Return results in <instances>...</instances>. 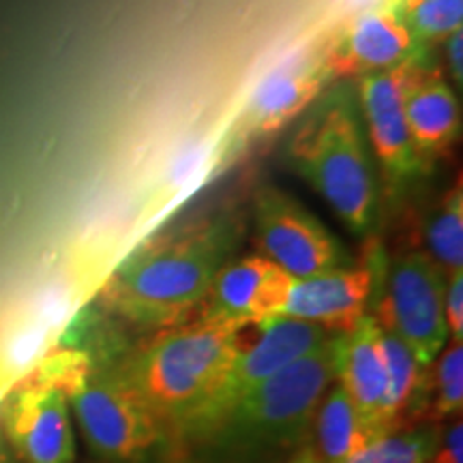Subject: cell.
Returning <instances> with one entry per match:
<instances>
[{
    "label": "cell",
    "instance_id": "cell-1",
    "mask_svg": "<svg viewBox=\"0 0 463 463\" xmlns=\"http://www.w3.org/2000/svg\"><path fill=\"white\" fill-rule=\"evenodd\" d=\"M239 222L217 215L137 247L101 289L112 316L140 326H172L202 303L239 245Z\"/></svg>",
    "mask_w": 463,
    "mask_h": 463
},
{
    "label": "cell",
    "instance_id": "cell-2",
    "mask_svg": "<svg viewBox=\"0 0 463 463\" xmlns=\"http://www.w3.org/2000/svg\"><path fill=\"white\" fill-rule=\"evenodd\" d=\"M339 341L328 335L191 438L208 463H270L307 447L317 405L337 380Z\"/></svg>",
    "mask_w": 463,
    "mask_h": 463
},
{
    "label": "cell",
    "instance_id": "cell-3",
    "mask_svg": "<svg viewBox=\"0 0 463 463\" xmlns=\"http://www.w3.org/2000/svg\"><path fill=\"white\" fill-rule=\"evenodd\" d=\"M239 328L200 316L172 324L150 344L118 358L120 372L165 436L189 439L204 422L239 350Z\"/></svg>",
    "mask_w": 463,
    "mask_h": 463
},
{
    "label": "cell",
    "instance_id": "cell-4",
    "mask_svg": "<svg viewBox=\"0 0 463 463\" xmlns=\"http://www.w3.org/2000/svg\"><path fill=\"white\" fill-rule=\"evenodd\" d=\"M288 157L337 217L356 234L378 215V183L356 108L344 90L328 92L303 114Z\"/></svg>",
    "mask_w": 463,
    "mask_h": 463
},
{
    "label": "cell",
    "instance_id": "cell-5",
    "mask_svg": "<svg viewBox=\"0 0 463 463\" xmlns=\"http://www.w3.org/2000/svg\"><path fill=\"white\" fill-rule=\"evenodd\" d=\"M67 399L89 449L106 461H142L167 438L120 372L118 356H89L84 378Z\"/></svg>",
    "mask_w": 463,
    "mask_h": 463
},
{
    "label": "cell",
    "instance_id": "cell-6",
    "mask_svg": "<svg viewBox=\"0 0 463 463\" xmlns=\"http://www.w3.org/2000/svg\"><path fill=\"white\" fill-rule=\"evenodd\" d=\"M447 275L427 251L397 256L386 270L375 322L403 341L416 361L431 367L449 339L444 320Z\"/></svg>",
    "mask_w": 463,
    "mask_h": 463
},
{
    "label": "cell",
    "instance_id": "cell-7",
    "mask_svg": "<svg viewBox=\"0 0 463 463\" xmlns=\"http://www.w3.org/2000/svg\"><path fill=\"white\" fill-rule=\"evenodd\" d=\"M256 242L264 258L294 281L345 266L339 241L297 200L277 187H262L253 202Z\"/></svg>",
    "mask_w": 463,
    "mask_h": 463
},
{
    "label": "cell",
    "instance_id": "cell-8",
    "mask_svg": "<svg viewBox=\"0 0 463 463\" xmlns=\"http://www.w3.org/2000/svg\"><path fill=\"white\" fill-rule=\"evenodd\" d=\"M0 431L22 463H73L75 436L61 386L28 372L0 402Z\"/></svg>",
    "mask_w": 463,
    "mask_h": 463
},
{
    "label": "cell",
    "instance_id": "cell-9",
    "mask_svg": "<svg viewBox=\"0 0 463 463\" xmlns=\"http://www.w3.org/2000/svg\"><path fill=\"white\" fill-rule=\"evenodd\" d=\"M256 331L258 337L249 347L242 345L239 339V350H236V356L232 361L222 389H219L215 402L208 410L204 422L191 438H195L202 430H206L208 425L222 419L232 405L262 384L264 380L281 372L289 363L309 354L328 335H335L324 331L314 322H305L289 316H275L270 320L258 322Z\"/></svg>",
    "mask_w": 463,
    "mask_h": 463
},
{
    "label": "cell",
    "instance_id": "cell-10",
    "mask_svg": "<svg viewBox=\"0 0 463 463\" xmlns=\"http://www.w3.org/2000/svg\"><path fill=\"white\" fill-rule=\"evenodd\" d=\"M419 65L420 56H414L389 71L356 80L358 106L367 125L369 144L392 184L408 181L422 165L405 118V95Z\"/></svg>",
    "mask_w": 463,
    "mask_h": 463
},
{
    "label": "cell",
    "instance_id": "cell-11",
    "mask_svg": "<svg viewBox=\"0 0 463 463\" xmlns=\"http://www.w3.org/2000/svg\"><path fill=\"white\" fill-rule=\"evenodd\" d=\"M420 45L389 5L356 15L324 45V67L333 80H361L389 71L419 56Z\"/></svg>",
    "mask_w": 463,
    "mask_h": 463
},
{
    "label": "cell",
    "instance_id": "cell-12",
    "mask_svg": "<svg viewBox=\"0 0 463 463\" xmlns=\"http://www.w3.org/2000/svg\"><path fill=\"white\" fill-rule=\"evenodd\" d=\"M331 82L324 48L303 50L270 69L249 95L241 125L249 136H269L297 120L320 99Z\"/></svg>",
    "mask_w": 463,
    "mask_h": 463
},
{
    "label": "cell",
    "instance_id": "cell-13",
    "mask_svg": "<svg viewBox=\"0 0 463 463\" xmlns=\"http://www.w3.org/2000/svg\"><path fill=\"white\" fill-rule=\"evenodd\" d=\"M294 279L264 256L241 258L223 264L206 297L202 317L232 324H258L281 316Z\"/></svg>",
    "mask_w": 463,
    "mask_h": 463
},
{
    "label": "cell",
    "instance_id": "cell-14",
    "mask_svg": "<svg viewBox=\"0 0 463 463\" xmlns=\"http://www.w3.org/2000/svg\"><path fill=\"white\" fill-rule=\"evenodd\" d=\"M378 288V270L372 262L341 266L328 273L292 283L281 316L314 322L324 331L347 335L367 314L369 300Z\"/></svg>",
    "mask_w": 463,
    "mask_h": 463
},
{
    "label": "cell",
    "instance_id": "cell-15",
    "mask_svg": "<svg viewBox=\"0 0 463 463\" xmlns=\"http://www.w3.org/2000/svg\"><path fill=\"white\" fill-rule=\"evenodd\" d=\"M405 118L420 164L436 159L459 137L461 106L439 69H427L422 62L416 69L405 95Z\"/></svg>",
    "mask_w": 463,
    "mask_h": 463
},
{
    "label": "cell",
    "instance_id": "cell-16",
    "mask_svg": "<svg viewBox=\"0 0 463 463\" xmlns=\"http://www.w3.org/2000/svg\"><path fill=\"white\" fill-rule=\"evenodd\" d=\"M380 324L369 314L352 333L341 335L337 380L375 436L382 430V402L386 391V364L380 347Z\"/></svg>",
    "mask_w": 463,
    "mask_h": 463
},
{
    "label": "cell",
    "instance_id": "cell-17",
    "mask_svg": "<svg viewBox=\"0 0 463 463\" xmlns=\"http://www.w3.org/2000/svg\"><path fill=\"white\" fill-rule=\"evenodd\" d=\"M382 328V326H380ZM382 356L386 364V391L382 402V430L384 433L402 430L403 422L419 420L425 397L427 367L416 361L408 345L395 335L380 333Z\"/></svg>",
    "mask_w": 463,
    "mask_h": 463
},
{
    "label": "cell",
    "instance_id": "cell-18",
    "mask_svg": "<svg viewBox=\"0 0 463 463\" xmlns=\"http://www.w3.org/2000/svg\"><path fill=\"white\" fill-rule=\"evenodd\" d=\"M311 436L322 463H347L361 455L378 436L364 425L361 414L341 384H333L317 405Z\"/></svg>",
    "mask_w": 463,
    "mask_h": 463
},
{
    "label": "cell",
    "instance_id": "cell-19",
    "mask_svg": "<svg viewBox=\"0 0 463 463\" xmlns=\"http://www.w3.org/2000/svg\"><path fill=\"white\" fill-rule=\"evenodd\" d=\"M425 242L430 258L447 279L463 273V191L461 183L439 198L425 223Z\"/></svg>",
    "mask_w": 463,
    "mask_h": 463
},
{
    "label": "cell",
    "instance_id": "cell-20",
    "mask_svg": "<svg viewBox=\"0 0 463 463\" xmlns=\"http://www.w3.org/2000/svg\"><path fill=\"white\" fill-rule=\"evenodd\" d=\"M463 410V341H450V345L438 358L430 375L427 372L425 397L419 420L442 422L461 416Z\"/></svg>",
    "mask_w": 463,
    "mask_h": 463
},
{
    "label": "cell",
    "instance_id": "cell-21",
    "mask_svg": "<svg viewBox=\"0 0 463 463\" xmlns=\"http://www.w3.org/2000/svg\"><path fill=\"white\" fill-rule=\"evenodd\" d=\"M416 43L444 42L463 26V0H391Z\"/></svg>",
    "mask_w": 463,
    "mask_h": 463
},
{
    "label": "cell",
    "instance_id": "cell-22",
    "mask_svg": "<svg viewBox=\"0 0 463 463\" xmlns=\"http://www.w3.org/2000/svg\"><path fill=\"white\" fill-rule=\"evenodd\" d=\"M439 430L436 425L422 430H395L373 439L361 455L347 463H427L436 453Z\"/></svg>",
    "mask_w": 463,
    "mask_h": 463
},
{
    "label": "cell",
    "instance_id": "cell-23",
    "mask_svg": "<svg viewBox=\"0 0 463 463\" xmlns=\"http://www.w3.org/2000/svg\"><path fill=\"white\" fill-rule=\"evenodd\" d=\"M444 320L450 341H463V273H455L447 279Z\"/></svg>",
    "mask_w": 463,
    "mask_h": 463
},
{
    "label": "cell",
    "instance_id": "cell-24",
    "mask_svg": "<svg viewBox=\"0 0 463 463\" xmlns=\"http://www.w3.org/2000/svg\"><path fill=\"white\" fill-rule=\"evenodd\" d=\"M427 463H463V425L461 416L438 439L436 453Z\"/></svg>",
    "mask_w": 463,
    "mask_h": 463
},
{
    "label": "cell",
    "instance_id": "cell-25",
    "mask_svg": "<svg viewBox=\"0 0 463 463\" xmlns=\"http://www.w3.org/2000/svg\"><path fill=\"white\" fill-rule=\"evenodd\" d=\"M463 31H457L444 39V58H447L449 82L461 89L463 80Z\"/></svg>",
    "mask_w": 463,
    "mask_h": 463
},
{
    "label": "cell",
    "instance_id": "cell-26",
    "mask_svg": "<svg viewBox=\"0 0 463 463\" xmlns=\"http://www.w3.org/2000/svg\"><path fill=\"white\" fill-rule=\"evenodd\" d=\"M0 463H22L20 457L11 450L7 439L3 436V431H0Z\"/></svg>",
    "mask_w": 463,
    "mask_h": 463
},
{
    "label": "cell",
    "instance_id": "cell-27",
    "mask_svg": "<svg viewBox=\"0 0 463 463\" xmlns=\"http://www.w3.org/2000/svg\"><path fill=\"white\" fill-rule=\"evenodd\" d=\"M288 463H322V459L317 457L314 449H303V450H298V453L294 455V459Z\"/></svg>",
    "mask_w": 463,
    "mask_h": 463
}]
</instances>
